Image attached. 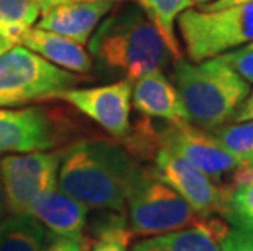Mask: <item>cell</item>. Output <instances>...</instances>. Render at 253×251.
I'll return each mask as SVG.
<instances>
[{"mask_svg": "<svg viewBox=\"0 0 253 251\" xmlns=\"http://www.w3.org/2000/svg\"><path fill=\"white\" fill-rule=\"evenodd\" d=\"M80 80L77 73L56 67L28 47L15 44L0 56V108L51 100Z\"/></svg>", "mask_w": 253, "mask_h": 251, "instance_id": "6", "label": "cell"}, {"mask_svg": "<svg viewBox=\"0 0 253 251\" xmlns=\"http://www.w3.org/2000/svg\"><path fill=\"white\" fill-rule=\"evenodd\" d=\"M5 191H3V183H2V176H0V220L3 217V212H5Z\"/></svg>", "mask_w": 253, "mask_h": 251, "instance_id": "30", "label": "cell"}, {"mask_svg": "<svg viewBox=\"0 0 253 251\" xmlns=\"http://www.w3.org/2000/svg\"><path fill=\"white\" fill-rule=\"evenodd\" d=\"M209 2H212V0H193V3H198V5H206Z\"/></svg>", "mask_w": 253, "mask_h": 251, "instance_id": "31", "label": "cell"}, {"mask_svg": "<svg viewBox=\"0 0 253 251\" xmlns=\"http://www.w3.org/2000/svg\"><path fill=\"white\" fill-rule=\"evenodd\" d=\"M126 206L129 230L141 237H154L181 228L196 227L203 222L198 212L152 172L139 167L129 184Z\"/></svg>", "mask_w": 253, "mask_h": 251, "instance_id": "4", "label": "cell"}, {"mask_svg": "<svg viewBox=\"0 0 253 251\" xmlns=\"http://www.w3.org/2000/svg\"><path fill=\"white\" fill-rule=\"evenodd\" d=\"M139 167L125 148L115 143L82 141L62 152L57 186L88 209L121 214Z\"/></svg>", "mask_w": 253, "mask_h": 251, "instance_id": "1", "label": "cell"}, {"mask_svg": "<svg viewBox=\"0 0 253 251\" xmlns=\"http://www.w3.org/2000/svg\"><path fill=\"white\" fill-rule=\"evenodd\" d=\"M253 119V90L249 93V97L245 98L244 103L240 105V108L237 109L234 116V122H244V121H252Z\"/></svg>", "mask_w": 253, "mask_h": 251, "instance_id": "26", "label": "cell"}, {"mask_svg": "<svg viewBox=\"0 0 253 251\" xmlns=\"http://www.w3.org/2000/svg\"><path fill=\"white\" fill-rule=\"evenodd\" d=\"M150 158L154 160L152 172L175 189L193 211L201 217H225L230 193L224 184L216 183L195 165L165 148H157Z\"/></svg>", "mask_w": 253, "mask_h": 251, "instance_id": "9", "label": "cell"}, {"mask_svg": "<svg viewBox=\"0 0 253 251\" xmlns=\"http://www.w3.org/2000/svg\"><path fill=\"white\" fill-rule=\"evenodd\" d=\"M216 57L227 64L229 67H232L244 80H247L249 83H253V49H249V47L232 49Z\"/></svg>", "mask_w": 253, "mask_h": 251, "instance_id": "23", "label": "cell"}, {"mask_svg": "<svg viewBox=\"0 0 253 251\" xmlns=\"http://www.w3.org/2000/svg\"><path fill=\"white\" fill-rule=\"evenodd\" d=\"M144 13L152 21L173 59L181 57V49L175 35V25L185 10L191 8L193 0H139Z\"/></svg>", "mask_w": 253, "mask_h": 251, "instance_id": "18", "label": "cell"}, {"mask_svg": "<svg viewBox=\"0 0 253 251\" xmlns=\"http://www.w3.org/2000/svg\"><path fill=\"white\" fill-rule=\"evenodd\" d=\"M244 232H247V233H249L250 237L253 238V227H252V228H249V230H244Z\"/></svg>", "mask_w": 253, "mask_h": 251, "instance_id": "32", "label": "cell"}, {"mask_svg": "<svg viewBox=\"0 0 253 251\" xmlns=\"http://www.w3.org/2000/svg\"><path fill=\"white\" fill-rule=\"evenodd\" d=\"M33 0H0V35L20 44V39L40 17Z\"/></svg>", "mask_w": 253, "mask_h": 251, "instance_id": "19", "label": "cell"}, {"mask_svg": "<svg viewBox=\"0 0 253 251\" xmlns=\"http://www.w3.org/2000/svg\"><path fill=\"white\" fill-rule=\"evenodd\" d=\"M224 220L239 230L253 227V181L230 191Z\"/></svg>", "mask_w": 253, "mask_h": 251, "instance_id": "21", "label": "cell"}, {"mask_svg": "<svg viewBox=\"0 0 253 251\" xmlns=\"http://www.w3.org/2000/svg\"><path fill=\"white\" fill-rule=\"evenodd\" d=\"M62 152H25L0 160L5 206L12 214L28 215L30 206L42 193L57 188Z\"/></svg>", "mask_w": 253, "mask_h": 251, "instance_id": "8", "label": "cell"}, {"mask_svg": "<svg viewBox=\"0 0 253 251\" xmlns=\"http://www.w3.org/2000/svg\"><path fill=\"white\" fill-rule=\"evenodd\" d=\"M20 44L36 52L47 62L54 64L56 67L74 73H87L93 66V61L85 52L84 46L64 38L61 35L38 28V26L36 28L31 26L25 31Z\"/></svg>", "mask_w": 253, "mask_h": 251, "instance_id": "16", "label": "cell"}, {"mask_svg": "<svg viewBox=\"0 0 253 251\" xmlns=\"http://www.w3.org/2000/svg\"><path fill=\"white\" fill-rule=\"evenodd\" d=\"M57 141V127L41 108L0 109V153L47 150Z\"/></svg>", "mask_w": 253, "mask_h": 251, "instance_id": "11", "label": "cell"}, {"mask_svg": "<svg viewBox=\"0 0 253 251\" xmlns=\"http://www.w3.org/2000/svg\"><path fill=\"white\" fill-rule=\"evenodd\" d=\"M212 134L220 145L232 153L239 162H253V119L220 126L212 131Z\"/></svg>", "mask_w": 253, "mask_h": 251, "instance_id": "20", "label": "cell"}, {"mask_svg": "<svg viewBox=\"0 0 253 251\" xmlns=\"http://www.w3.org/2000/svg\"><path fill=\"white\" fill-rule=\"evenodd\" d=\"M52 100L71 103L113 137L125 139L131 132L132 80L129 78L95 88H67L56 93Z\"/></svg>", "mask_w": 253, "mask_h": 251, "instance_id": "10", "label": "cell"}, {"mask_svg": "<svg viewBox=\"0 0 253 251\" xmlns=\"http://www.w3.org/2000/svg\"><path fill=\"white\" fill-rule=\"evenodd\" d=\"M17 44L15 41L12 39H8V38H5V36L0 35V56L3 54V52H7L8 49H12V47Z\"/></svg>", "mask_w": 253, "mask_h": 251, "instance_id": "29", "label": "cell"}, {"mask_svg": "<svg viewBox=\"0 0 253 251\" xmlns=\"http://www.w3.org/2000/svg\"><path fill=\"white\" fill-rule=\"evenodd\" d=\"M191 62L216 57L253 41V3L220 10H185L178 20Z\"/></svg>", "mask_w": 253, "mask_h": 251, "instance_id": "5", "label": "cell"}, {"mask_svg": "<svg viewBox=\"0 0 253 251\" xmlns=\"http://www.w3.org/2000/svg\"><path fill=\"white\" fill-rule=\"evenodd\" d=\"M88 51L103 69L129 80L162 72L173 59L157 28L137 7L111 13L90 36Z\"/></svg>", "mask_w": 253, "mask_h": 251, "instance_id": "2", "label": "cell"}, {"mask_svg": "<svg viewBox=\"0 0 253 251\" xmlns=\"http://www.w3.org/2000/svg\"><path fill=\"white\" fill-rule=\"evenodd\" d=\"M87 214V206L62 193L59 186L42 193L28 209V215L36 218L52 240L84 237Z\"/></svg>", "mask_w": 253, "mask_h": 251, "instance_id": "13", "label": "cell"}, {"mask_svg": "<svg viewBox=\"0 0 253 251\" xmlns=\"http://www.w3.org/2000/svg\"><path fill=\"white\" fill-rule=\"evenodd\" d=\"M171 82L188 122L204 131H214L232 121L250 93V83L219 57L199 62L175 59Z\"/></svg>", "mask_w": 253, "mask_h": 251, "instance_id": "3", "label": "cell"}, {"mask_svg": "<svg viewBox=\"0 0 253 251\" xmlns=\"http://www.w3.org/2000/svg\"><path fill=\"white\" fill-rule=\"evenodd\" d=\"M132 103L145 117L165 122H188L185 108L175 85L162 72H150L132 85Z\"/></svg>", "mask_w": 253, "mask_h": 251, "instance_id": "15", "label": "cell"}, {"mask_svg": "<svg viewBox=\"0 0 253 251\" xmlns=\"http://www.w3.org/2000/svg\"><path fill=\"white\" fill-rule=\"evenodd\" d=\"M113 5L115 2H108V0L54 5L41 12L38 28L61 35L80 46H85L98 26L100 20L110 13Z\"/></svg>", "mask_w": 253, "mask_h": 251, "instance_id": "12", "label": "cell"}, {"mask_svg": "<svg viewBox=\"0 0 253 251\" xmlns=\"http://www.w3.org/2000/svg\"><path fill=\"white\" fill-rule=\"evenodd\" d=\"M131 235L132 233L126 227L125 218L120 214H115L111 222L101 228L98 240L90 245V251H127Z\"/></svg>", "mask_w": 253, "mask_h": 251, "instance_id": "22", "label": "cell"}, {"mask_svg": "<svg viewBox=\"0 0 253 251\" xmlns=\"http://www.w3.org/2000/svg\"><path fill=\"white\" fill-rule=\"evenodd\" d=\"M222 251H253V238L239 228H229L225 237L220 240Z\"/></svg>", "mask_w": 253, "mask_h": 251, "instance_id": "24", "label": "cell"}, {"mask_svg": "<svg viewBox=\"0 0 253 251\" xmlns=\"http://www.w3.org/2000/svg\"><path fill=\"white\" fill-rule=\"evenodd\" d=\"M90 242L84 237L80 238H54L51 245H47L42 251H87L90 248Z\"/></svg>", "mask_w": 253, "mask_h": 251, "instance_id": "25", "label": "cell"}, {"mask_svg": "<svg viewBox=\"0 0 253 251\" xmlns=\"http://www.w3.org/2000/svg\"><path fill=\"white\" fill-rule=\"evenodd\" d=\"M229 232L224 218L204 217L196 227L154 235L134 245L132 251H222L220 240Z\"/></svg>", "mask_w": 253, "mask_h": 251, "instance_id": "14", "label": "cell"}, {"mask_svg": "<svg viewBox=\"0 0 253 251\" xmlns=\"http://www.w3.org/2000/svg\"><path fill=\"white\" fill-rule=\"evenodd\" d=\"M46 230L31 215L12 214L0 220V251H42Z\"/></svg>", "mask_w": 253, "mask_h": 251, "instance_id": "17", "label": "cell"}, {"mask_svg": "<svg viewBox=\"0 0 253 251\" xmlns=\"http://www.w3.org/2000/svg\"><path fill=\"white\" fill-rule=\"evenodd\" d=\"M253 3V0H212L206 5H201V10H220L227 7H235V5Z\"/></svg>", "mask_w": 253, "mask_h": 251, "instance_id": "28", "label": "cell"}, {"mask_svg": "<svg viewBox=\"0 0 253 251\" xmlns=\"http://www.w3.org/2000/svg\"><path fill=\"white\" fill-rule=\"evenodd\" d=\"M245 47H249V49H253V41L250 42V44H247Z\"/></svg>", "mask_w": 253, "mask_h": 251, "instance_id": "33", "label": "cell"}, {"mask_svg": "<svg viewBox=\"0 0 253 251\" xmlns=\"http://www.w3.org/2000/svg\"><path fill=\"white\" fill-rule=\"evenodd\" d=\"M147 139L152 153L157 148L173 152L219 184H222L220 181L232 175L239 165V160L220 145L214 134H209L190 122H167L160 131L147 122Z\"/></svg>", "mask_w": 253, "mask_h": 251, "instance_id": "7", "label": "cell"}, {"mask_svg": "<svg viewBox=\"0 0 253 251\" xmlns=\"http://www.w3.org/2000/svg\"><path fill=\"white\" fill-rule=\"evenodd\" d=\"M33 2L40 7V12L54 7V5L61 3H84V2H103V0H33ZM108 2H120V0H108Z\"/></svg>", "mask_w": 253, "mask_h": 251, "instance_id": "27", "label": "cell"}]
</instances>
